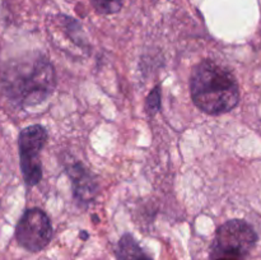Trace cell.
<instances>
[{
	"label": "cell",
	"instance_id": "3",
	"mask_svg": "<svg viewBox=\"0 0 261 260\" xmlns=\"http://www.w3.org/2000/svg\"><path fill=\"white\" fill-rule=\"evenodd\" d=\"M256 241V232L246 221H227L217 229L211 246V259L242 260L254 249Z\"/></svg>",
	"mask_w": 261,
	"mask_h": 260
},
{
	"label": "cell",
	"instance_id": "9",
	"mask_svg": "<svg viewBox=\"0 0 261 260\" xmlns=\"http://www.w3.org/2000/svg\"><path fill=\"white\" fill-rule=\"evenodd\" d=\"M160 107H161V91H160V87H155L150 94L148 96L147 99V103H145V109L147 111L149 112L150 115H154L155 112L160 111Z\"/></svg>",
	"mask_w": 261,
	"mask_h": 260
},
{
	"label": "cell",
	"instance_id": "4",
	"mask_svg": "<svg viewBox=\"0 0 261 260\" xmlns=\"http://www.w3.org/2000/svg\"><path fill=\"white\" fill-rule=\"evenodd\" d=\"M47 142V130L40 124L30 125L19 133V163L23 178L28 186H35L42 178L41 150Z\"/></svg>",
	"mask_w": 261,
	"mask_h": 260
},
{
	"label": "cell",
	"instance_id": "7",
	"mask_svg": "<svg viewBox=\"0 0 261 260\" xmlns=\"http://www.w3.org/2000/svg\"><path fill=\"white\" fill-rule=\"evenodd\" d=\"M116 256L117 260H153L130 233H125L119 240Z\"/></svg>",
	"mask_w": 261,
	"mask_h": 260
},
{
	"label": "cell",
	"instance_id": "8",
	"mask_svg": "<svg viewBox=\"0 0 261 260\" xmlns=\"http://www.w3.org/2000/svg\"><path fill=\"white\" fill-rule=\"evenodd\" d=\"M91 2L94 10L103 15L115 14L122 8V0H91Z\"/></svg>",
	"mask_w": 261,
	"mask_h": 260
},
{
	"label": "cell",
	"instance_id": "1",
	"mask_svg": "<svg viewBox=\"0 0 261 260\" xmlns=\"http://www.w3.org/2000/svg\"><path fill=\"white\" fill-rule=\"evenodd\" d=\"M55 87V69L47 58L41 54L12 61L3 75L5 94L20 107L42 103L53 94Z\"/></svg>",
	"mask_w": 261,
	"mask_h": 260
},
{
	"label": "cell",
	"instance_id": "6",
	"mask_svg": "<svg viewBox=\"0 0 261 260\" xmlns=\"http://www.w3.org/2000/svg\"><path fill=\"white\" fill-rule=\"evenodd\" d=\"M68 175L73 185L74 196L82 204L88 205L96 198L98 185L91 171L87 170L81 162H75L68 167Z\"/></svg>",
	"mask_w": 261,
	"mask_h": 260
},
{
	"label": "cell",
	"instance_id": "10",
	"mask_svg": "<svg viewBox=\"0 0 261 260\" xmlns=\"http://www.w3.org/2000/svg\"><path fill=\"white\" fill-rule=\"evenodd\" d=\"M87 237H88V235H87V233H84V231H83V233H82V239H83V240H86Z\"/></svg>",
	"mask_w": 261,
	"mask_h": 260
},
{
	"label": "cell",
	"instance_id": "2",
	"mask_svg": "<svg viewBox=\"0 0 261 260\" xmlns=\"http://www.w3.org/2000/svg\"><path fill=\"white\" fill-rule=\"evenodd\" d=\"M194 105L208 115L229 112L240 101V88L233 74L213 60L200 61L190 75Z\"/></svg>",
	"mask_w": 261,
	"mask_h": 260
},
{
	"label": "cell",
	"instance_id": "5",
	"mask_svg": "<svg viewBox=\"0 0 261 260\" xmlns=\"http://www.w3.org/2000/svg\"><path fill=\"white\" fill-rule=\"evenodd\" d=\"M15 239L31 252L45 249L53 239V226L45 212L38 208L27 209L15 227Z\"/></svg>",
	"mask_w": 261,
	"mask_h": 260
}]
</instances>
